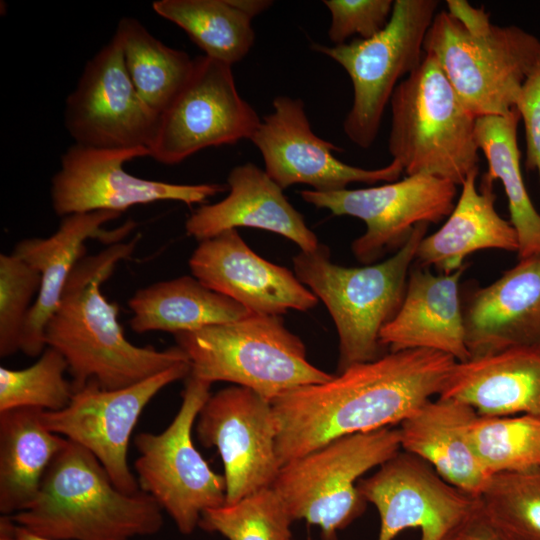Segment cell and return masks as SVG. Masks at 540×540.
<instances>
[{
    "label": "cell",
    "instance_id": "d6986e66",
    "mask_svg": "<svg viewBox=\"0 0 540 540\" xmlns=\"http://www.w3.org/2000/svg\"><path fill=\"white\" fill-rule=\"evenodd\" d=\"M206 287L240 303L253 314L308 311L319 299L294 272L256 254L237 229L200 241L188 261Z\"/></svg>",
    "mask_w": 540,
    "mask_h": 540
},
{
    "label": "cell",
    "instance_id": "ba28073f",
    "mask_svg": "<svg viewBox=\"0 0 540 540\" xmlns=\"http://www.w3.org/2000/svg\"><path fill=\"white\" fill-rule=\"evenodd\" d=\"M424 53L440 64L463 105L476 117L506 115L540 60V39L517 26L468 32L447 11L437 12Z\"/></svg>",
    "mask_w": 540,
    "mask_h": 540
},
{
    "label": "cell",
    "instance_id": "8992f818",
    "mask_svg": "<svg viewBox=\"0 0 540 540\" xmlns=\"http://www.w3.org/2000/svg\"><path fill=\"white\" fill-rule=\"evenodd\" d=\"M195 378L246 387L270 402L307 385L329 381L307 360L303 341L286 328L280 315L251 314L174 335Z\"/></svg>",
    "mask_w": 540,
    "mask_h": 540
},
{
    "label": "cell",
    "instance_id": "60d3db41",
    "mask_svg": "<svg viewBox=\"0 0 540 540\" xmlns=\"http://www.w3.org/2000/svg\"><path fill=\"white\" fill-rule=\"evenodd\" d=\"M229 2L251 19L268 9L273 3L268 0H229Z\"/></svg>",
    "mask_w": 540,
    "mask_h": 540
},
{
    "label": "cell",
    "instance_id": "8d00e7d4",
    "mask_svg": "<svg viewBox=\"0 0 540 540\" xmlns=\"http://www.w3.org/2000/svg\"><path fill=\"white\" fill-rule=\"evenodd\" d=\"M331 15L328 36L334 45L353 36L368 39L383 30L392 15L393 0H325Z\"/></svg>",
    "mask_w": 540,
    "mask_h": 540
},
{
    "label": "cell",
    "instance_id": "d590c367",
    "mask_svg": "<svg viewBox=\"0 0 540 540\" xmlns=\"http://www.w3.org/2000/svg\"><path fill=\"white\" fill-rule=\"evenodd\" d=\"M41 284L40 273L15 254H0V356L20 351L22 331Z\"/></svg>",
    "mask_w": 540,
    "mask_h": 540
},
{
    "label": "cell",
    "instance_id": "f546056e",
    "mask_svg": "<svg viewBox=\"0 0 540 540\" xmlns=\"http://www.w3.org/2000/svg\"><path fill=\"white\" fill-rule=\"evenodd\" d=\"M115 35L136 91L160 115L187 80L194 59L162 43L133 17L122 18Z\"/></svg>",
    "mask_w": 540,
    "mask_h": 540
},
{
    "label": "cell",
    "instance_id": "4316f807",
    "mask_svg": "<svg viewBox=\"0 0 540 540\" xmlns=\"http://www.w3.org/2000/svg\"><path fill=\"white\" fill-rule=\"evenodd\" d=\"M38 408L0 413V512L11 516L35 500L43 477L68 440L49 431Z\"/></svg>",
    "mask_w": 540,
    "mask_h": 540
},
{
    "label": "cell",
    "instance_id": "5b68a950",
    "mask_svg": "<svg viewBox=\"0 0 540 540\" xmlns=\"http://www.w3.org/2000/svg\"><path fill=\"white\" fill-rule=\"evenodd\" d=\"M388 151L407 175L426 174L462 185L479 171L476 117L463 105L438 61L421 64L390 99Z\"/></svg>",
    "mask_w": 540,
    "mask_h": 540
},
{
    "label": "cell",
    "instance_id": "1f68e13d",
    "mask_svg": "<svg viewBox=\"0 0 540 540\" xmlns=\"http://www.w3.org/2000/svg\"><path fill=\"white\" fill-rule=\"evenodd\" d=\"M468 440L485 472L540 469V418L479 415L471 423Z\"/></svg>",
    "mask_w": 540,
    "mask_h": 540
},
{
    "label": "cell",
    "instance_id": "e0dca14e",
    "mask_svg": "<svg viewBox=\"0 0 540 540\" xmlns=\"http://www.w3.org/2000/svg\"><path fill=\"white\" fill-rule=\"evenodd\" d=\"M272 105L250 141L260 151L267 175L283 190L306 184L317 192L338 191L351 183L394 182L404 172L395 160L377 169L340 161L334 151L341 149L313 132L301 99L278 96Z\"/></svg>",
    "mask_w": 540,
    "mask_h": 540
},
{
    "label": "cell",
    "instance_id": "3957f363",
    "mask_svg": "<svg viewBox=\"0 0 540 540\" xmlns=\"http://www.w3.org/2000/svg\"><path fill=\"white\" fill-rule=\"evenodd\" d=\"M9 517L55 540H131L163 526L153 497L120 491L97 458L69 440L48 467L33 503Z\"/></svg>",
    "mask_w": 540,
    "mask_h": 540
},
{
    "label": "cell",
    "instance_id": "7a4b0ae2",
    "mask_svg": "<svg viewBox=\"0 0 540 540\" xmlns=\"http://www.w3.org/2000/svg\"><path fill=\"white\" fill-rule=\"evenodd\" d=\"M138 240L137 236L82 257L46 324V346L65 358L74 392L90 380L106 390L125 388L176 364L190 362L178 346L157 350L132 344L118 321L117 303L109 302L101 291L116 265L133 254Z\"/></svg>",
    "mask_w": 540,
    "mask_h": 540
},
{
    "label": "cell",
    "instance_id": "5bb4252c",
    "mask_svg": "<svg viewBox=\"0 0 540 540\" xmlns=\"http://www.w3.org/2000/svg\"><path fill=\"white\" fill-rule=\"evenodd\" d=\"M149 156L146 147L98 149L79 144L70 146L53 175L50 198L61 217L95 211L122 213L136 205L158 201L201 204L226 191L218 183L176 184L136 177L123 165L134 158Z\"/></svg>",
    "mask_w": 540,
    "mask_h": 540
},
{
    "label": "cell",
    "instance_id": "ee69618b",
    "mask_svg": "<svg viewBox=\"0 0 540 540\" xmlns=\"http://www.w3.org/2000/svg\"><path fill=\"white\" fill-rule=\"evenodd\" d=\"M288 540H293L292 538L288 539Z\"/></svg>",
    "mask_w": 540,
    "mask_h": 540
},
{
    "label": "cell",
    "instance_id": "9c48e42d",
    "mask_svg": "<svg viewBox=\"0 0 540 540\" xmlns=\"http://www.w3.org/2000/svg\"><path fill=\"white\" fill-rule=\"evenodd\" d=\"M438 6L437 0H395L388 24L373 37L332 47L312 45L341 65L351 79L353 102L343 130L358 147L372 146L394 90L421 64Z\"/></svg>",
    "mask_w": 540,
    "mask_h": 540
},
{
    "label": "cell",
    "instance_id": "2e32d148",
    "mask_svg": "<svg viewBox=\"0 0 540 540\" xmlns=\"http://www.w3.org/2000/svg\"><path fill=\"white\" fill-rule=\"evenodd\" d=\"M159 116L136 91L114 34L87 61L66 99L64 124L75 144L98 149L148 148Z\"/></svg>",
    "mask_w": 540,
    "mask_h": 540
},
{
    "label": "cell",
    "instance_id": "d6a6232c",
    "mask_svg": "<svg viewBox=\"0 0 540 540\" xmlns=\"http://www.w3.org/2000/svg\"><path fill=\"white\" fill-rule=\"evenodd\" d=\"M478 499L508 540H540V469L494 474Z\"/></svg>",
    "mask_w": 540,
    "mask_h": 540
},
{
    "label": "cell",
    "instance_id": "74e56055",
    "mask_svg": "<svg viewBox=\"0 0 540 540\" xmlns=\"http://www.w3.org/2000/svg\"><path fill=\"white\" fill-rule=\"evenodd\" d=\"M515 108L525 130L526 169L535 170L540 182V60L524 81Z\"/></svg>",
    "mask_w": 540,
    "mask_h": 540
},
{
    "label": "cell",
    "instance_id": "9a60e30c",
    "mask_svg": "<svg viewBox=\"0 0 540 540\" xmlns=\"http://www.w3.org/2000/svg\"><path fill=\"white\" fill-rule=\"evenodd\" d=\"M196 423L201 444L221 456L227 504L272 487L281 465L269 400L246 387H226L209 396Z\"/></svg>",
    "mask_w": 540,
    "mask_h": 540
},
{
    "label": "cell",
    "instance_id": "83f0119b",
    "mask_svg": "<svg viewBox=\"0 0 540 540\" xmlns=\"http://www.w3.org/2000/svg\"><path fill=\"white\" fill-rule=\"evenodd\" d=\"M131 329L173 335L242 319L253 313L233 299L184 275L137 290L128 300Z\"/></svg>",
    "mask_w": 540,
    "mask_h": 540
},
{
    "label": "cell",
    "instance_id": "7c38bea8",
    "mask_svg": "<svg viewBox=\"0 0 540 540\" xmlns=\"http://www.w3.org/2000/svg\"><path fill=\"white\" fill-rule=\"evenodd\" d=\"M304 201L333 215L352 216L366 225L351 244L355 258L365 265L398 251L420 223H438L452 212L457 185L426 174L407 175L381 186L317 192H299Z\"/></svg>",
    "mask_w": 540,
    "mask_h": 540
},
{
    "label": "cell",
    "instance_id": "f1b7e54d",
    "mask_svg": "<svg viewBox=\"0 0 540 540\" xmlns=\"http://www.w3.org/2000/svg\"><path fill=\"white\" fill-rule=\"evenodd\" d=\"M520 116L516 108L500 116L478 117L475 136L479 151L488 163L482 182L493 185L500 180L507 200L510 223L518 237V257L540 255V213L534 207L520 167L517 129Z\"/></svg>",
    "mask_w": 540,
    "mask_h": 540
},
{
    "label": "cell",
    "instance_id": "4dcf8cb0",
    "mask_svg": "<svg viewBox=\"0 0 540 540\" xmlns=\"http://www.w3.org/2000/svg\"><path fill=\"white\" fill-rule=\"evenodd\" d=\"M152 8L184 30L205 56L231 66L254 45L252 19L229 0H157Z\"/></svg>",
    "mask_w": 540,
    "mask_h": 540
},
{
    "label": "cell",
    "instance_id": "e575fe53",
    "mask_svg": "<svg viewBox=\"0 0 540 540\" xmlns=\"http://www.w3.org/2000/svg\"><path fill=\"white\" fill-rule=\"evenodd\" d=\"M65 358L54 348L46 347L31 366L20 369L0 368V413L22 407L59 411L70 403L74 390L64 373Z\"/></svg>",
    "mask_w": 540,
    "mask_h": 540
},
{
    "label": "cell",
    "instance_id": "ffe728a7",
    "mask_svg": "<svg viewBox=\"0 0 540 540\" xmlns=\"http://www.w3.org/2000/svg\"><path fill=\"white\" fill-rule=\"evenodd\" d=\"M462 309L470 359L518 348L540 351V255L519 259L474 289Z\"/></svg>",
    "mask_w": 540,
    "mask_h": 540
},
{
    "label": "cell",
    "instance_id": "836d02e7",
    "mask_svg": "<svg viewBox=\"0 0 540 540\" xmlns=\"http://www.w3.org/2000/svg\"><path fill=\"white\" fill-rule=\"evenodd\" d=\"M293 523L272 487L205 511L199 527L228 540H288Z\"/></svg>",
    "mask_w": 540,
    "mask_h": 540
},
{
    "label": "cell",
    "instance_id": "6da1fadb",
    "mask_svg": "<svg viewBox=\"0 0 540 540\" xmlns=\"http://www.w3.org/2000/svg\"><path fill=\"white\" fill-rule=\"evenodd\" d=\"M456 362L433 350L388 352L350 366L329 381L274 399L281 467L340 437L400 424L440 395Z\"/></svg>",
    "mask_w": 540,
    "mask_h": 540
},
{
    "label": "cell",
    "instance_id": "7402d4cb",
    "mask_svg": "<svg viewBox=\"0 0 540 540\" xmlns=\"http://www.w3.org/2000/svg\"><path fill=\"white\" fill-rule=\"evenodd\" d=\"M229 194L219 202L199 206L186 220V233L199 242L224 231L250 227L279 234L301 251L319 246L316 234L280 188L253 163L235 166L228 174Z\"/></svg>",
    "mask_w": 540,
    "mask_h": 540
},
{
    "label": "cell",
    "instance_id": "30bf717a",
    "mask_svg": "<svg viewBox=\"0 0 540 540\" xmlns=\"http://www.w3.org/2000/svg\"><path fill=\"white\" fill-rule=\"evenodd\" d=\"M211 383L189 374L182 403L161 433L136 436L134 467L139 489L150 495L183 535L199 526L202 514L226 503V480L194 446L192 429L209 398Z\"/></svg>",
    "mask_w": 540,
    "mask_h": 540
},
{
    "label": "cell",
    "instance_id": "8fae6325",
    "mask_svg": "<svg viewBox=\"0 0 540 540\" xmlns=\"http://www.w3.org/2000/svg\"><path fill=\"white\" fill-rule=\"evenodd\" d=\"M231 67L205 55L194 58L187 80L159 116L149 157L176 165L203 149L251 139L261 119L238 93Z\"/></svg>",
    "mask_w": 540,
    "mask_h": 540
},
{
    "label": "cell",
    "instance_id": "7bdbcfd3",
    "mask_svg": "<svg viewBox=\"0 0 540 540\" xmlns=\"http://www.w3.org/2000/svg\"><path fill=\"white\" fill-rule=\"evenodd\" d=\"M15 534L18 540H55V539L45 538V537L36 535L16 524H15Z\"/></svg>",
    "mask_w": 540,
    "mask_h": 540
},
{
    "label": "cell",
    "instance_id": "4fadbf2b",
    "mask_svg": "<svg viewBox=\"0 0 540 540\" xmlns=\"http://www.w3.org/2000/svg\"><path fill=\"white\" fill-rule=\"evenodd\" d=\"M190 362L176 364L134 385L106 390L95 380L74 392L67 407L43 411L44 426L80 445L102 464L122 492L141 491L127 461V450L138 419L151 399L169 384L187 378Z\"/></svg>",
    "mask_w": 540,
    "mask_h": 540
},
{
    "label": "cell",
    "instance_id": "52a82bcc",
    "mask_svg": "<svg viewBox=\"0 0 540 540\" xmlns=\"http://www.w3.org/2000/svg\"><path fill=\"white\" fill-rule=\"evenodd\" d=\"M401 449L398 429L390 427L340 437L280 468L272 485L293 522L305 520L321 540H337L366 509L357 483Z\"/></svg>",
    "mask_w": 540,
    "mask_h": 540
},
{
    "label": "cell",
    "instance_id": "d4e9b609",
    "mask_svg": "<svg viewBox=\"0 0 540 540\" xmlns=\"http://www.w3.org/2000/svg\"><path fill=\"white\" fill-rule=\"evenodd\" d=\"M439 396L463 401L482 416L540 418V351L510 349L456 362Z\"/></svg>",
    "mask_w": 540,
    "mask_h": 540
},
{
    "label": "cell",
    "instance_id": "f35d334b",
    "mask_svg": "<svg viewBox=\"0 0 540 540\" xmlns=\"http://www.w3.org/2000/svg\"><path fill=\"white\" fill-rule=\"evenodd\" d=\"M443 540H508L483 511L479 499L476 507L460 521Z\"/></svg>",
    "mask_w": 540,
    "mask_h": 540
},
{
    "label": "cell",
    "instance_id": "603a6c76",
    "mask_svg": "<svg viewBox=\"0 0 540 540\" xmlns=\"http://www.w3.org/2000/svg\"><path fill=\"white\" fill-rule=\"evenodd\" d=\"M466 267L437 275L420 267L410 270L404 300L382 329L381 344L389 352L426 349L468 361L459 285Z\"/></svg>",
    "mask_w": 540,
    "mask_h": 540
},
{
    "label": "cell",
    "instance_id": "484cf974",
    "mask_svg": "<svg viewBox=\"0 0 540 540\" xmlns=\"http://www.w3.org/2000/svg\"><path fill=\"white\" fill-rule=\"evenodd\" d=\"M478 174L476 171L467 176L444 224L421 240L415 257L420 268L433 266L449 274L463 267L466 257L477 251H518L515 229L495 208L493 185L481 182L479 190Z\"/></svg>",
    "mask_w": 540,
    "mask_h": 540
},
{
    "label": "cell",
    "instance_id": "b9f144b4",
    "mask_svg": "<svg viewBox=\"0 0 540 540\" xmlns=\"http://www.w3.org/2000/svg\"><path fill=\"white\" fill-rule=\"evenodd\" d=\"M0 540H18L15 534V524L9 516L0 519Z\"/></svg>",
    "mask_w": 540,
    "mask_h": 540
},
{
    "label": "cell",
    "instance_id": "44dd1931",
    "mask_svg": "<svg viewBox=\"0 0 540 540\" xmlns=\"http://www.w3.org/2000/svg\"><path fill=\"white\" fill-rule=\"evenodd\" d=\"M121 213L95 211L62 217L58 229L49 237L25 238L12 253L36 269L41 276L37 297L27 316L20 341V351L37 357L47 347L45 327L55 312L65 284L76 263L86 255L85 242L96 238L107 246L121 242L134 228L128 221L115 230L103 226Z\"/></svg>",
    "mask_w": 540,
    "mask_h": 540
},
{
    "label": "cell",
    "instance_id": "ab89813d",
    "mask_svg": "<svg viewBox=\"0 0 540 540\" xmlns=\"http://www.w3.org/2000/svg\"><path fill=\"white\" fill-rule=\"evenodd\" d=\"M446 3L449 15L472 34L485 33L493 25L483 8H475L465 0H447Z\"/></svg>",
    "mask_w": 540,
    "mask_h": 540
},
{
    "label": "cell",
    "instance_id": "277c9868",
    "mask_svg": "<svg viewBox=\"0 0 540 540\" xmlns=\"http://www.w3.org/2000/svg\"><path fill=\"white\" fill-rule=\"evenodd\" d=\"M428 223L418 224L407 242L388 259L363 267L333 263L324 244L293 258V271L327 307L339 338L337 373L385 355L382 329L404 300L410 267Z\"/></svg>",
    "mask_w": 540,
    "mask_h": 540
},
{
    "label": "cell",
    "instance_id": "cb8c5ba5",
    "mask_svg": "<svg viewBox=\"0 0 540 540\" xmlns=\"http://www.w3.org/2000/svg\"><path fill=\"white\" fill-rule=\"evenodd\" d=\"M477 416L472 406L458 399H430L400 423L401 449L430 464L452 486L478 497L490 476L468 440Z\"/></svg>",
    "mask_w": 540,
    "mask_h": 540
},
{
    "label": "cell",
    "instance_id": "ac0fdd59",
    "mask_svg": "<svg viewBox=\"0 0 540 540\" xmlns=\"http://www.w3.org/2000/svg\"><path fill=\"white\" fill-rule=\"evenodd\" d=\"M357 487L380 516L377 540H394L419 528L421 540H443L477 505L474 497L446 482L421 458L399 451Z\"/></svg>",
    "mask_w": 540,
    "mask_h": 540
}]
</instances>
